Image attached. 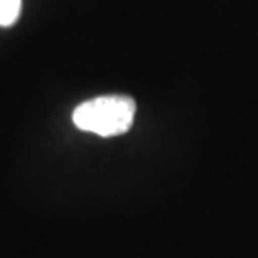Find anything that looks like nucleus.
Masks as SVG:
<instances>
[{
	"label": "nucleus",
	"instance_id": "2",
	"mask_svg": "<svg viewBox=\"0 0 258 258\" xmlns=\"http://www.w3.org/2000/svg\"><path fill=\"white\" fill-rule=\"evenodd\" d=\"M20 5H22V0H0V25L2 27L15 24L20 14Z\"/></svg>",
	"mask_w": 258,
	"mask_h": 258
},
{
	"label": "nucleus",
	"instance_id": "1",
	"mask_svg": "<svg viewBox=\"0 0 258 258\" xmlns=\"http://www.w3.org/2000/svg\"><path fill=\"white\" fill-rule=\"evenodd\" d=\"M134 116L136 102L129 96H99L77 106L72 112V122L81 131L111 138L127 133Z\"/></svg>",
	"mask_w": 258,
	"mask_h": 258
}]
</instances>
